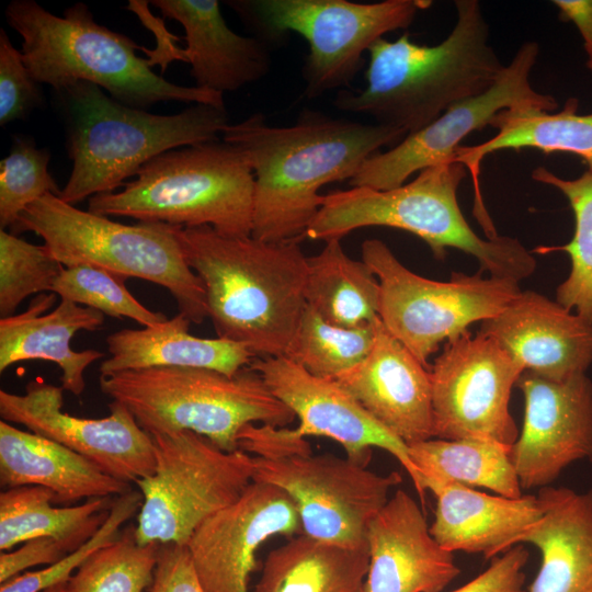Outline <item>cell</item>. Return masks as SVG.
I'll return each mask as SVG.
<instances>
[{"mask_svg": "<svg viewBox=\"0 0 592 592\" xmlns=\"http://www.w3.org/2000/svg\"><path fill=\"white\" fill-rule=\"evenodd\" d=\"M73 551L66 544L50 537L26 540L13 550L0 554V583L41 565H53Z\"/></svg>", "mask_w": 592, "mask_h": 592, "instance_id": "44", "label": "cell"}, {"mask_svg": "<svg viewBox=\"0 0 592 592\" xmlns=\"http://www.w3.org/2000/svg\"><path fill=\"white\" fill-rule=\"evenodd\" d=\"M44 96L27 69L22 52L16 49L7 32L0 30V125L26 118L39 107Z\"/></svg>", "mask_w": 592, "mask_h": 592, "instance_id": "41", "label": "cell"}, {"mask_svg": "<svg viewBox=\"0 0 592 592\" xmlns=\"http://www.w3.org/2000/svg\"><path fill=\"white\" fill-rule=\"evenodd\" d=\"M540 516L512 542L540 553L528 592H592V490L540 488Z\"/></svg>", "mask_w": 592, "mask_h": 592, "instance_id": "25", "label": "cell"}, {"mask_svg": "<svg viewBox=\"0 0 592 592\" xmlns=\"http://www.w3.org/2000/svg\"><path fill=\"white\" fill-rule=\"evenodd\" d=\"M538 53L536 42L523 43L488 90L451 105L436 119L407 135L389 150L369 157L349 184L375 190L398 187L415 172L455 161L462 140L491 125L501 111L522 106L556 110L557 100L534 90L530 82Z\"/></svg>", "mask_w": 592, "mask_h": 592, "instance_id": "15", "label": "cell"}, {"mask_svg": "<svg viewBox=\"0 0 592 592\" xmlns=\"http://www.w3.org/2000/svg\"><path fill=\"white\" fill-rule=\"evenodd\" d=\"M5 16L23 39L21 52L31 75L55 91L87 81L143 110L170 101L226 107L220 93L179 86L153 72V62L136 54L144 47L99 24L84 3L57 16L34 0H13Z\"/></svg>", "mask_w": 592, "mask_h": 592, "instance_id": "4", "label": "cell"}, {"mask_svg": "<svg viewBox=\"0 0 592 592\" xmlns=\"http://www.w3.org/2000/svg\"><path fill=\"white\" fill-rule=\"evenodd\" d=\"M153 474L137 480L143 503L139 544L186 545L210 515L234 503L253 481V456L227 452L192 431L150 434Z\"/></svg>", "mask_w": 592, "mask_h": 592, "instance_id": "12", "label": "cell"}, {"mask_svg": "<svg viewBox=\"0 0 592 592\" xmlns=\"http://www.w3.org/2000/svg\"><path fill=\"white\" fill-rule=\"evenodd\" d=\"M123 186L90 197L88 210L184 228L210 226L229 237L251 236L254 174L240 150L224 139L162 152Z\"/></svg>", "mask_w": 592, "mask_h": 592, "instance_id": "7", "label": "cell"}, {"mask_svg": "<svg viewBox=\"0 0 592 592\" xmlns=\"http://www.w3.org/2000/svg\"><path fill=\"white\" fill-rule=\"evenodd\" d=\"M50 152L32 137L14 135L10 152L0 161V228H12L21 213L47 193L61 189L48 170Z\"/></svg>", "mask_w": 592, "mask_h": 592, "instance_id": "38", "label": "cell"}, {"mask_svg": "<svg viewBox=\"0 0 592 592\" xmlns=\"http://www.w3.org/2000/svg\"><path fill=\"white\" fill-rule=\"evenodd\" d=\"M455 8V25L436 45L415 44L407 33L392 42L376 41L367 52L366 87L341 90L333 105L409 135L451 105L488 90L505 65L489 44L480 2L456 0Z\"/></svg>", "mask_w": 592, "mask_h": 592, "instance_id": "3", "label": "cell"}, {"mask_svg": "<svg viewBox=\"0 0 592 592\" xmlns=\"http://www.w3.org/2000/svg\"><path fill=\"white\" fill-rule=\"evenodd\" d=\"M479 332L500 344L523 372L549 380L585 374L592 363V323L533 291L520 292L482 321Z\"/></svg>", "mask_w": 592, "mask_h": 592, "instance_id": "21", "label": "cell"}, {"mask_svg": "<svg viewBox=\"0 0 592 592\" xmlns=\"http://www.w3.org/2000/svg\"><path fill=\"white\" fill-rule=\"evenodd\" d=\"M67 583V582H66ZM66 583H60L55 587H52L43 592H67Z\"/></svg>", "mask_w": 592, "mask_h": 592, "instance_id": "46", "label": "cell"}, {"mask_svg": "<svg viewBox=\"0 0 592 592\" xmlns=\"http://www.w3.org/2000/svg\"><path fill=\"white\" fill-rule=\"evenodd\" d=\"M64 390L42 379L30 382L23 395L1 389V420L66 446L118 480L153 474L152 437L122 403L112 401L104 418H79L62 411Z\"/></svg>", "mask_w": 592, "mask_h": 592, "instance_id": "16", "label": "cell"}, {"mask_svg": "<svg viewBox=\"0 0 592 592\" xmlns=\"http://www.w3.org/2000/svg\"><path fill=\"white\" fill-rule=\"evenodd\" d=\"M425 492L444 483L480 487L506 498L523 496L511 459V446L482 439L433 437L408 445Z\"/></svg>", "mask_w": 592, "mask_h": 592, "instance_id": "32", "label": "cell"}, {"mask_svg": "<svg viewBox=\"0 0 592 592\" xmlns=\"http://www.w3.org/2000/svg\"><path fill=\"white\" fill-rule=\"evenodd\" d=\"M522 368L490 337L468 330L447 341L430 366L434 434L512 446L519 430L509 403Z\"/></svg>", "mask_w": 592, "mask_h": 592, "instance_id": "14", "label": "cell"}, {"mask_svg": "<svg viewBox=\"0 0 592 592\" xmlns=\"http://www.w3.org/2000/svg\"><path fill=\"white\" fill-rule=\"evenodd\" d=\"M530 554L522 545H514L492 558L490 566L476 578L449 592H526L525 573Z\"/></svg>", "mask_w": 592, "mask_h": 592, "instance_id": "42", "label": "cell"}, {"mask_svg": "<svg viewBox=\"0 0 592 592\" xmlns=\"http://www.w3.org/2000/svg\"><path fill=\"white\" fill-rule=\"evenodd\" d=\"M466 172L460 162H443L391 190L351 186L328 193L305 237L341 240L360 228L391 227L422 239L439 260L455 248L475 257L480 273L517 282L530 276L536 261L516 238L482 239L465 219L457 191Z\"/></svg>", "mask_w": 592, "mask_h": 592, "instance_id": "6", "label": "cell"}, {"mask_svg": "<svg viewBox=\"0 0 592 592\" xmlns=\"http://www.w3.org/2000/svg\"><path fill=\"white\" fill-rule=\"evenodd\" d=\"M407 134L304 110L289 126H272L258 112L229 124L223 139L236 146L254 174L251 236L267 242L299 240L322 205L318 191L351 180L362 164Z\"/></svg>", "mask_w": 592, "mask_h": 592, "instance_id": "1", "label": "cell"}, {"mask_svg": "<svg viewBox=\"0 0 592 592\" xmlns=\"http://www.w3.org/2000/svg\"><path fill=\"white\" fill-rule=\"evenodd\" d=\"M191 323L178 312L155 327L111 333L106 338L110 357L101 363L100 375L150 367H195L232 376L253 361L254 355L243 344L192 335Z\"/></svg>", "mask_w": 592, "mask_h": 592, "instance_id": "29", "label": "cell"}, {"mask_svg": "<svg viewBox=\"0 0 592 592\" xmlns=\"http://www.w3.org/2000/svg\"><path fill=\"white\" fill-rule=\"evenodd\" d=\"M362 260L380 286L378 317L385 328L430 369L429 357L476 321L500 314L521 292L512 278L453 272L448 282L406 267L379 239L362 243Z\"/></svg>", "mask_w": 592, "mask_h": 592, "instance_id": "13", "label": "cell"}, {"mask_svg": "<svg viewBox=\"0 0 592 592\" xmlns=\"http://www.w3.org/2000/svg\"><path fill=\"white\" fill-rule=\"evenodd\" d=\"M0 485L4 489L38 486L55 494V503L119 497L132 490L95 464L66 446L0 421Z\"/></svg>", "mask_w": 592, "mask_h": 592, "instance_id": "27", "label": "cell"}, {"mask_svg": "<svg viewBox=\"0 0 592 592\" xmlns=\"http://www.w3.org/2000/svg\"><path fill=\"white\" fill-rule=\"evenodd\" d=\"M178 227L113 221L47 193L21 213L11 232L39 236L65 267L93 265L162 286L175 299L179 312L202 323L208 318L206 294L202 280L185 261Z\"/></svg>", "mask_w": 592, "mask_h": 592, "instance_id": "10", "label": "cell"}, {"mask_svg": "<svg viewBox=\"0 0 592 592\" xmlns=\"http://www.w3.org/2000/svg\"><path fill=\"white\" fill-rule=\"evenodd\" d=\"M368 544L348 547L303 534L266 556L252 592H364Z\"/></svg>", "mask_w": 592, "mask_h": 592, "instance_id": "30", "label": "cell"}, {"mask_svg": "<svg viewBox=\"0 0 592 592\" xmlns=\"http://www.w3.org/2000/svg\"><path fill=\"white\" fill-rule=\"evenodd\" d=\"M375 338L374 321L354 328L322 319L306 305L287 357L315 376L337 379L361 363Z\"/></svg>", "mask_w": 592, "mask_h": 592, "instance_id": "35", "label": "cell"}, {"mask_svg": "<svg viewBox=\"0 0 592 592\" xmlns=\"http://www.w3.org/2000/svg\"><path fill=\"white\" fill-rule=\"evenodd\" d=\"M126 280L121 274L93 265L64 266L50 293L114 318L133 319L143 327L167 321L164 314L147 308L133 296L126 287Z\"/></svg>", "mask_w": 592, "mask_h": 592, "instance_id": "37", "label": "cell"}, {"mask_svg": "<svg viewBox=\"0 0 592 592\" xmlns=\"http://www.w3.org/2000/svg\"><path fill=\"white\" fill-rule=\"evenodd\" d=\"M238 445L253 456V480L282 489L296 506L300 534L323 543L367 545L371 522L401 482L397 473L378 474L348 456L312 454L285 426L248 424Z\"/></svg>", "mask_w": 592, "mask_h": 592, "instance_id": "8", "label": "cell"}, {"mask_svg": "<svg viewBox=\"0 0 592 592\" xmlns=\"http://www.w3.org/2000/svg\"><path fill=\"white\" fill-rule=\"evenodd\" d=\"M55 299L54 293L41 294L22 314L0 319V373L22 361H49L62 372V388L80 396L86 389V369L104 353L94 349L73 351L70 341L79 331L100 329L104 314L67 299L44 314Z\"/></svg>", "mask_w": 592, "mask_h": 592, "instance_id": "24", "label": "cell"}, {"mask_svg": "<svg viewBox=\"0 0 592 592\" xmlns=\"http://www.w3.org/2000/svg\"><path fill=\"white\" fill-rule=\"evenodd\" d=\"M306 303L327 322L354 328L378 317L379 282L363 261L349 257L340 239L307 258Z\"/></svg>", "mask_w": 592, "mask_h": 592, "instance_id": "33", "label": "cell"}, {"mask_svg": "<svg viewBox=\"0 0 592 592\" xmlns=\"http://www.w3.org/2000/svg\"><path fill=\"white\" fill-rule=\"evenodd\" d=\"M562 21L572 22L579 31L588 56L592 55V0H554Z\"/></svg>", "mask_w": 592, "mask_h": 592, "instance_id": "45", "label": "cell"}, {"mask_svg": "<svg viewBox=\"0 0 592 592\" xmlns=\"http://www.w3.org/2000/svg\"><path fill=\"white\" fill-rule=\"evenodd\" d=\"M163 16L185 32L183 60L191 65L195 87L217 92L237 91L263 79L271 70L267 43L242 36L226 23L217 0H153Z\"/></svg>", "mask_w": 592, "mask_h": 592, "instance_id": "23", "label": "cell"}, {"mask_svg": "<svg viewBox=\"0 0 592 592\" xmlns=\"http://www.w3.org/2000/svg\"><path fill=\"white\" fill-rule=\"evenodd\" d=\"M255 36L266 43L294 32L309 46L301 76L303 95L315 99L349 87L361 69L363 55L389 32L408 29L429 0H232L226 2Z\"/></svg>", "mask_w": 592, "mask_h": 592, "instance_id": "11", "label": "cell"}, {"mask_svg": "<svg viewBox=\"0 0 592 592\" xmlns=\"http://www.w3.org/2000/svg\"><path fill=\"white\" fill-rule=\"evenodd\" d=\"M190 267L202 280L217 338L254 357L287 356L306 308L307 258L297 240L229 237L210 226L178 227Z\"/></svg>", "mask_w": 592, "mask_h": 592, "instance_id": "2", "label": "cell"}, {"mask_svg": "<svg viewBox=\"0 0 592 592\" xmlns=\"http://www.w3.org/2000/svg\"><path fill=\"white\" fill-rule=\"evenodd\" d=\"M114 501V497L93 498L56 508L55 494L46 488L4 489L0 493V550L38 537L55 538L76 550L101 527Z\"/></svg>", "mask_w": 592, "mask_h": 592, "instance_id": "31", "label": "cell"}, {"mask_svg": "<svg viewBox=\"0 0 592 592\" xmlns=\"http://www.w3.org/2000/svg\"><path fill=\"white\" fill-rule=\"evenodd\" d=\"M587 67L592 71V55L587 57Z\"/></svg>", "mask_w": 592, "mask_h": 592, "instance_id": "47", "label": "cell"}, {"mask_svg": "<svg viewBox=\"0 0 592 592\" xmlns=\"http://www.w3.org/2000/svg\"><path fill=\"white\" fill-rule=\"evenodd\" d=\"M159 544H139L135 526L94 551L67 581V592H143L151 585Z\"/></svg>", "mask_w": 592, "mask_h": 592, "instance_id": "36", "label": "cell"}, {"mask_svg": "<svg viewBox=\"0 0 592 592\" xmlns=\"http://www.w3.org/2000/svg\"><path fill=\"white\" fill-rule=\"evenodd\" d=\"M367 356L335 380L407 446L435 437L430 369L374 320Z\"/></svg>", "mask_w": 592, "mask_h": 592, "instance_id": "20", "label": "cell"}, {"mask_svg": "<svg viewBox=\"0 0 592 592\" xmlns=\"http://www.w3.org/2000/svg\"><path fill=\"white\" fill-rule=\"evenodd\" d=\"M249 367L272 395L298 419L299 437L322 436L339 443L345 455L367 464L373 447L391 454L410 476L421 501L424 491L408 446L382 426L335 379L315 376L287 356L254 357Z\"/></svg>", "mask_w": 592, "mask_h": 592, "instance_id": "17", "label": "cell"}, {"mask_svg": "<svg viewBox=\"0 0 592 592\" xmlns=\"http://www.w3.org/2000/svg\"><path fill=\"white\" fill-rule=\"evenodd\" d=\"M436 499L430 532L446 550L482 554L492 559L540 516L537 496H492L457 483L429 489Z\"/></svg>", "mask_w": 592, "mask_h": 592, "instance_id": "26", "label": "cell"}, {"mask_svg": "<svg viewBox=\"0 0 592 592\" xmlns=\"http://www.w3.org/2000/svg\"><path fill=\"white\" fill-rule=\"evenodd\" d=\"M101 391L122 403L149 434L192 431L227 452L248 424L286 426L294 413L249 366L237 374L150 367L100 375Z\"/></svg>", "mask_w": 592, "mask_h": 592, "instance_id": "9", "label": "cell"}, {"mask_svg": "<svg viewBox=\"0 0 592 592\" xmlns=\"http://www.w3.org/2000/svg\"><path fill=\"white\" fill-rule=\"evenodd\" d=\"M579 101L568 99L561 111L551 113L535 106L509 109L498 113L491 125L498 133L476 146H460L455 161L465 166L475 187L474 214L483 230L493 223L486 209L479 175L486 156L504 149L533 148L545 153L565 152L582 158L592 171V113L578 114Z\"/></svg>", "mask_w": 592, "mask_h": 592, "instance_id": "28", "label": "cell"}, {"mask_svg": "<svg viewBox=\"0 0 592 592\" xmlns=\"http://www.w3.org/2000/svg\"><path fill=\"white\" fill-rule=\"evenodd\" d=\"M532 179L560 191L573 210L572 239L565 246L539 247L535 252L563 251L569 255L571 270L557 288L556 301L592 323V171L563 179L545 167H537Z\"/></svg>", "mask_w": 592, "mask_h": 592, "instance_id": "34", "label": "cell"}, {"mask_svg": "<svg viewBox=\"0 0 592 592\" xmlns=\"http://www.w3.org/2000/svg\"><path fill=\"white\" fill-rule=\"evenodd\" d=\"M64 265L45 244L38 246L0 230V316L14 315L29 296L52 292Z\"/></svg>", "mask_w": 592, "mask_h": 592, "instance_id": "39", "label": "cell"}, {"mask_svg": "<svg viewBox=\"0 0 592 592\" xmlns=\"http://www.w3.org/2000/svg\"><path fill=\"white\" fill-rule=\"evenodd\" d=\"M300 534L292 499L253 480L231 504L206 519L186 544L205 592H249L255 554L271 537Z\"/></svg>", "mask_w": 592, "mask_h": 592, "instance_id": "19", "label": "cell"}, {"mask_svg": "<svg viewBox=\"0 0 592 592\" xmlns=\"http://www.w3.org/2000/svg\"><path fill=\"white\" fill-rule=\"evenodd\" d=\"M56 92L72 161L59 197L71 205L114 192L162 152L219 139L229 125L226 107L194 104L158 115L125 105L87 81Z\"/></svg>", "mask_w": 592, "mask_h": 592, "instance_id": "5", "label": "cell"}, {"mask_svg": "<svg viewBox=\"0 0 592 592\" xmlns=\"http://www.w3.org/2000/svg\"><path fill=\"white\" fill-rule=\"evenodd\" d=\"M143 494L139 490L132 489L116 497L104 523L86 543L53 565L23 572L1 583L0 592H43L66 583L94 551L119 537L122 525L139 512Z\"/></svg>", "mask_w": 592, "mask_h": 592, "instance_id": "40", "label": "cell"}, {"mask_svg": "<svg viewBox=\"0 0 592 592\" xmlns=\"http://www.w3.org/2000/svg\"><path fill=\"white\" fill-rule=\"evenodd\" d=\"M364 592H442L460 574L454 554L432 536L423 510L396 490L367 531Z\"/></svg>", "mask_w": 592, "mask_h": 592, "instance_id": "22", "label": "cell"}, {"mask_svg": "<svg viewBox=\"0 0 592 592\" xmlns=\"http://www.w3.org/2000/svg\"><path fill=\"white\" fill-rule=\"evenodd\" d=\"M149 592H205L186 545H160Z\"/></svg>", "mask_w": 592, "mask_h": 592, "instance_id": "43", "label": "cell"}, {"mask_svg": "<svg viewBox=\"0 0 592 592\" xmlns=\"http://www.w3.org/2000/svg\"><path fill=\"white\" fill-rule=\"evenodd\" d=\"M524 418L511 459L522 489L544 488L578 460L592 462V382L578 374L562 382L524 371L516 385Z\"/></svg>", "mask_w": 592, "mask_h": 592, "instance_id": "18", "label": "cell"}]
</instances>
